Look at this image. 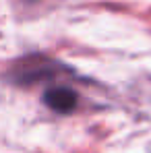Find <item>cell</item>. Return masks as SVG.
I'll return each mask as SVG.
<instances>
[{
  "instance_id": "1",
  "label": "cell",
  "mask_w": 151,
  "mask_h": 153,
  "mask_svg": "<svg viewBox=\"0 0 151 153\" xmlns=\"http://www.w3.org/2000/svg\"><path fill=\"white\" fill-rule=\"evenodd\" d=\"M77 100L79 95L71 87H50L44 93V103L58 114H71L77 108Z\"/></svg>"
}]
</instances>
